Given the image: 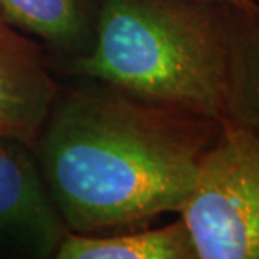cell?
<instances>
[{
	"instance_id": "obj_9",
	"label": "cell",
	"mask_w": 259,
	"mask_h": 259,
	"mask_svg": "<svg viewBox=\"0 0 259 259\" xmlns=\"http://www.w3.org/2000/svg\"><path fill=\"white\" fill-rule=\"evenodd\" d=\"M194 2L226 9V10H231V12H237V14H244V15H249V17L259 15V7L256 5L254 0H194Z\"/></svg>"
},
{
	"instance_id": "obj_1",
	"label": "cell",
	"mask_w": 259,
	"mask_h": 259,
	"mask_svg": "<svg viewBox=\"0 0 259 259\" xmlns=\"http://www.w3.org/2000/svg\"><path fill=\"white\" fill-rule=\"evenodd\" d=\"M221 126L93 82L59 90L34 152L66 229L110 234L179 214Z\"/></svg>"
},
{
	"instance_id": "obj_6",
	"label": "cell",
	"mask_w": 259,
	"mask_h": 259,
	"mask_svg": "<svg viewBox=\"0 0 259 259\" xmlns=\"http://www.w3.org/2000/svg\"><path fill=\"white\" fill-rule=\"evenodd\" d=\"M0 15L67 64L91 48L96 0H0Z\"/></svg>"
},
{
	"instance_id": "obj_5",
	"label": "cell",
	"mask_w": 259,
	"mask_h": 259,
	"mask_svg": "<svg viewBox=\"0 0 259 259\" xmlns=\"http://www.w3.org/2000/svg\"><path fill=\"white\" fill-rule=\"evenodd\" d=\"M58 95L44 48L0 15V137L34 148Z\"/></svg>"
},
{
	"instance_id": "obj_2",
	"label": "cell",
	"mask_w": 259,
	"mask_h": 259,
	"mask_svg": "<svg viewBox=\"0 0 259 259\" xmlns=\"http://www.w3.org/2000/svg\"><path fill=\"white\" fill-rule=\"evenodd\" d=\"M229 10L194 0H96L95 37L66 66L86 81L226 123Z\"/></svg>"
},
{
	"instance_id": "obj_7",
	"label": "cell",
	"mask_w": 259,
	"mask_h": 259,
	"mask_svg": "<svg viewBox=\"0 0 259 259\" xmlns=\"http://www.w3.org/2000/svg\"><path fill=\"white\" fill-rule=\"evenodd\" d=\"M56 259H197L192 236L179 215L160 227H135L110 234L66 231Z\"/></svg>"
},
{
	"instance_id": "obj_10",
	"label": "cell",
	"mask_w": 259,
	"mask_h": 259,
	"mask_svg": "<svg viewBox=\"0 0 259 259\" xmlns=\"http://www.w3.org/2000/svg\"><path fill=\"white\" fill-rule=\"evenodd\" d=\"M254 2H256V5H257V7H259V0H254Z\"/></svg>"
},
{
	"instance_id": "obj_4",
	"label": "cell",
	"mask_w": 259,
	"mask_h": 259,
	"mask_svg": "<svg viewBox=\"0 0 259 259\" xmlns=\"http://www.w3.org/2000/svg\"><path fill=\"white\" fill-rule=\"evenodd\" d=\"M32 147L0 137V259H49L66 234Z\"/></svg>"
},
{
	"instance_id": "obj_3",
	"label": "cell",
	"mask_w": 259,
	"mask_h": 259,
	"mask_svg": "<svg viewBox=\"0 0 259 259\" xmlns=\"http://www.w3.org/2000/svg\"><path fill=\"white\" fill-rule=\"evenodd\" d=\"M179 215L197 259H259V128L222 123Z\"/></svg>"
},
{
	"instance_id": "obj_8",
	"label": "cell",
	"mask_w": 259,
	"mask_h": 259,
	"mask_svg": "<svg viewBox=\"0 0 259 259\" xmlns=\"http://www.w3.org/2000/svg\"><path fill=\"white\" fill-rule=\"evenodd\" d=\"M226 123L259 128V15L231 10Z\"/></svg>"
}]
</instances>
